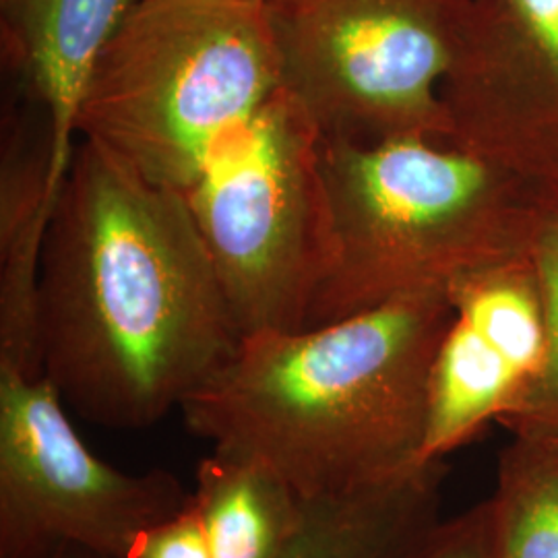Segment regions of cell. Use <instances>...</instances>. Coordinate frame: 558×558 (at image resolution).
<instances>
[{"instance_id": "obj_1", "label": "cell", "mask_w": 558, "mask_h": 558, "mask_svg": "<svg viewBox=\"0 0 558 558\" xmlns=\"http://www.w3.org/2000/svg\"><path fill=\"white\" fill-rule=\"evenodd\" d=\"M239 341L186 197L77 141L38 294L41 375L66 408L101 428H149Z\"/></svg>"}, {"instance_id": "obj_2", "label": "cell", "mask_w": 558, "mask_h": 558, "mask_svg": "<svg viewBox=\"0 0 558 558\" xmlns=\"http://www.w3.org/2000/svg\"><path fill=\"white\" fill-rule=\"evenodd\" d=\"M453 317L447 283L296 331L242 336L180 408L214 451L257 459L302 499L422 463L433 364Z\"/></svg>"}, {"instance_id": "obj_3", "label": "cell", "mask_w": 558, "mask_h": 558, "mask_svg": "<svg viewBox=\"0 0 558 558\" xmlns=\"http://www.w3.org/2000/svg\"><path fill=\"white\" fill-rule=\"evenodd\" d=\"M338 255L306 327L527 255L558 182L426 137H323Z\"/></svg>"}, {"instance_id": "obj_4", "label": "cell", "mask_w": 558, "mask_h": 558, "mask_svg": "<svg viewBox=\"0 0 558 558\" xmlns=\"http://www.w3.org/2000/svg\"><path fill=\"white\" fill-rule=\"evenodd\" d=\"M281 89L271 9L253 0H135L98 59L77 117L158 186L186 193Z\"/></svg>"}, {"instance_id": "obj_5", "label": "cell", "mask_w": 558, "mask_h": 558, "mask_svg": "<svg viewBox=\"0 0 558 558\" xmlns=\"http://www.w3.org/2000/svg\"><path fill=\"white\" fill-rule=\"evenodd\" d=\"M240 338L304 329L336 255L323 135L283 87L184 193Z\"/></svg>"}, {"instance_id": "obj_6", "label": "cell", "mask_w": 558, "mask_h": 558, "mask_svg": "<svg viewBox=\"0 0 558 558\" xmlns=\"http://www.w3.org/2000/svg\"><path fill=\"white\" fill-rule=\"evenodd\" d=\"M474 0H299L271 9L281 87L327 140L449 141L442 83Z\"/></svg>"}, {"instance_id": "obj_7", "label": "cell", "mask_w": 558, "mask_h": 558, "mask_svg": "<svg viewBox=\"0 0 558 558\" xmlns=\"http://www.w3.org/2000/svg\"><path fill=\"white\" fill-rule=\"evenodd\" d=\"M189 505L174 474H129L94 456L44 375L0 368V558H41L64 544L131 558Z\"/></svg>"}, {"instance_id": "obj_8", "label": "cell", "mask_w": 558, "mask_h": 558, "mask_svg": "<svg viewBox=\"0 0 558 558\" xmlns=\"http://www.w3.org/2000/svg\"><path fill=\"white\" fill-rule=\"evenodd\" d=\"M453 317L430 375L422 463L511 418L548 356L538 276L530 253L463 271L447 283Z\"/></svg>"}, {"instance_id": "obj_9", "label": "cell", "mask_w": 558, "mask_h": 558, "mask_svg": "<svg viewBox=\"0 0 558 558\" xmlns=\"http://www.w3.org/2000/svg\"><path fill=\"white\" fill-rule=\"evenodd\" d=\"M440 96L449 143L558 182V0H474Z\"/></svg>"}, {"instance_id": "obj_10", "label": "cell", "mask_w": 558, "mask_h": 558, "mask_svg": "<svg viewBox=\"0 0 558 558\" xmlns=\"http://www.w3.org/2000/svg\"><path fill=\"white\" fill-rule=\"evenodd\" d=\"M135 0H0L2 62L50 122L52 186L77 147V117L104 48Z\"/></svg>"}, {"instance_id": "obj_11", "label": "cell", "mask_w": 558, "mask_h": 558, "mask_svg": "<svg viewBox=\"0 0 558 558\" xmlns=\"http://www.w3.org/2000/svg\"><path fill=\"white\" fill-rule=\"evenodd\" d=\"M57 199L50 122L32 104L9 122L0 160V368L23 375H41V251Z\"/></svg>"}, {"instance_id": "obj_12", "label": "cell", "mask_w": 558, "mask_h": 558, "mask_svg": "<svg viewBox=\"0 0 558 558\" xmlns=\"http://www.w3.org/2000/svg\"><path fill=\"white\" fill-rule=\"evenodd\" d=\"M442 461L336 497L306 500L281 558H405L440 521Z\"/></svg>"}, {"instance_id": "obj_13", "label": "cell", "mask_w": 558, "mask_h": 558, "mask_svg": "<svg viewBox=\"0 0 558 558\" xmlns=\"http://www.w3.org/2000/svg\"><path fill=\"white\" fill-rule=\"evenodd\" d=\"M191 499L211 558H281L306 513V499L274 468L220 451L201 461Z\"/></svg>"}, {"instance_id": "obj_14", "label": "cell", "mask_w": 558, "mask_h": 558, "mask_svg": "<svg viewBox=\"0 0 558 558\" xmlns=\"http://www.w3.org/2000/svg\"><path fill=\"white\" fill-rule=\"evenodd\" d=\"M488 502L493 558H558V433L518 428Z\"/></svg>"}, {"instance_id": "obj_15", "label": "cell", "mask_w": 558, "mask_h": 558, "mask_svg": "<svg viewBox=\"0 0 558 558\" xmlns=\"http://www.w3.org/2000/svg\"><path fill=\"white\" fill-rule=\"evenodd\" d=\"M530 257L544 302L548 356L532 393L502 426L509 430L539 428L558 433V197L548 205L534 234Z\"/></svg>"}, {"instance_id": "obj_16", "label": "cell", "mask_w": 558, "mask_h": 558, "mask_svg": "<svg viewBox=\"0 0 558 558\" xmlns=\"http://www.w3.org/2000/svg\"><path fill=\"white\" fill-rule=\"evenodd\" d=\"M405 558H493L488 502L439 523Z\"/></svg>"}, {"instance_id": "obj_17", "label": "cell", "mask_w": 558, "mask_h": 558, "mask_svg": "<svg viewBox=\"0 0 558 558\" xmlns=\"http://www.w3.org/2000/svg\"><path fill=\"white\" fill-rule=\"evenodd\" d=\"M131 558H211L193 499L179 515L149 530Z\"/></svg>"}, {"instance_id": "obj_18", "label": "cell", "mask_w": 558, "mask_h": 558, "mask_svg": "<svg viewBox=\"0 0 558 558\" xmlns=\"http://www.w3.org/2000/svg\"><path fill=\"white\" fill-rule=\"evenodd\" d=\"M41 558H110L98 555V553H92V550H85L80 546H71V544H64V546H57L54 550H50L48 555H44Z\"/></svg>"}, {"instance_id": "obj_19", "label": "cell", "mask_w": 558, "mask_h": 558, "mask_svg": "<svg viewBox=\"0 0 558 558\" xmlns=\"http://www.w3.org/2000/svg\"><path fill=\"white\" fill-rule=\"evenodd\" d=\"M253 2H260V4H265L269 9H281V7H290V4H294L299 0H253Z\"/></svg>"}]
</instances>
